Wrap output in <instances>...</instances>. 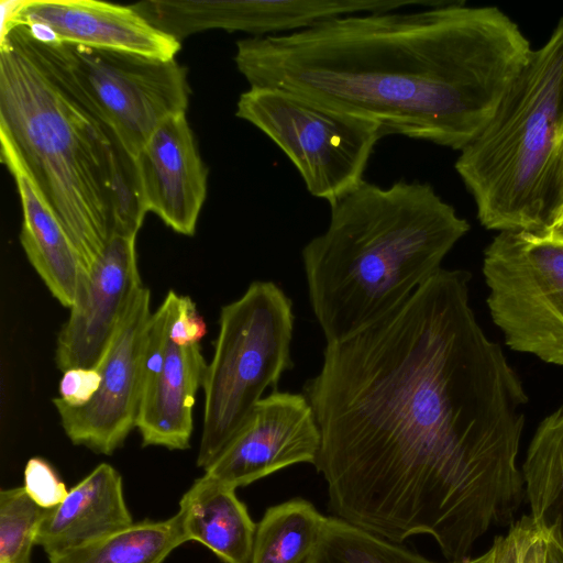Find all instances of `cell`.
<instances>
[{
    "instance_id": "1",
    "label": "cell",
    "mask_w": 563,
    "mask_h": 563,
    "mask_svg": "<svg viewBox=\"0 0 563 563\" xmlns=\"http://www.w3.org/2000/svg\"><path fill=\"white\" fill-rule=\"evenodd\" d=\"M470 279L441 268L379 321L327 343L303 385L334 517L395 543L431 536L450 561L512 525L525 496L528 397L475 318Z\"/></svg>"
},
{
    "instance_id": "2",
    "label": "cell",
    "mask_w": 563,
    "mask_h": 563,
    "mask_svg": "<svg viewBox=\"0 0 563 563\" xmlns=\"http://www.w3.org/2000/svg\"><path fill=\"white\" fill-rule=\"evenodd\" d=\"M533 48L497 7L438 1L335 16L236 42L250 87L284 89L398 134L461 151L489 122Z\"/></svg>"
},
{
    "instance_id": "3",
    "label": "cell",
    "mask_w": 563,
    "mask_h": 563,
    "mask_svg": "<svg viewBox=\"0 0 563 563\" xmlns=\"http://www.w3.org/2000/svg\"><path fill=\"white\" fill-rule=\"evenodd\" d=\"M323 233L301 257L313 314L327 343L379 321L442 267L468 222L428 183L364 180L330 205Z\"/></svg>"
},
{
    "instance_id": "4",
    "label": "cell",
    "mask_w": 563,
    "mask_h": 563,
    "mask_svg": "<svg viewBox=\"0 0 563 563\" xmlns=\"http://www.w3.org/2000/svg\"><path fill=\"white\" fill-rule=\"evenodd\" d=\"M0 139L75 244L84 280L112 235L115 143L12 32L0 41Z\"/></svg>"
},
{
    "instance_id": "5",
    "label": "cell",
    "mask_w": 563,
    "mask_h": 563,
    "mask_svg": "<svg viewBox=\"0 0 563 563\" xmlns=\"http://www.w3.org/2000/svg\"><path fill=\"white\" fill-rule=\"evenodd\" d=\"M562 133L563 18L455 162L482 225L542 235L544 185Z\"/></svg>"
},
{
    "instance_id": "6",
    "label": "cell",
    "mask_w": 563,
    "mask_h": 563,
    "mask_svg": "<svg viewBox=\"0 0 563 563\" xmlns=\"http://www.w3.org/2000/svg\"><path fill=\"white\" fill-rule=\"evenodd\" d=\"M7 32H12L44 71L134 159L165 120L187 110L186 70L175 58L43 40L23 25L1 34Z\"/></svg>"
},
{
    "instance_id": "7",
    "label": "cell",
    "mask_w": 563,
    "mask_h": 563,
    "mask_svg": "<svg viewBox=\"0 0 563 563\" xmlns=\"http://www.w3.org/2000/svg\"><path fill=\"white\" fill-rule=\"evenodd\" d=\"M292 301L275 283L253 282L221 308L203 378L205 410L197 465L206 470L241 429L267 388L294 367Z\"/></svg>"
},
{
    "instance_id": "8",
    "label": "cell",
    "mask_w": 563,
    "mask_h": 563,
    "mask_svg": "<svg viewBox=\"0 0 563 563\" xmlns=\"http://www.w3.org/2000/svg\"><path fill=\"white\" fill-rule=\"evenodd\" d=\"M235 115L263 132L297 168L310 195L329 205L365 179L380 128L275 87L242 92Z\"/></svg>"
},
{
    "instance_id": "9",
    "label": "cell",
    "mask_w": 563,
    "mask_h": 563,
    "mask_svg": "<svg viewBox=\"0 0 563 563\" xmlns=\"http://www.w3.org/2000/svg\"><path fill=\"white\" fill-rule=\"evenodd\" d=\"M483 274L505 343L563 366V241L501 231L484 251Z\"/></svg>"
},
{
    "instance_id": "10",
    "label": "cell",
    "mask_w": 563,
    "mask_h": 563,
    "mask_svg": "<svg viewBox=\"0 0 563 563\" xmlns=\"http://www.w3.org/2000/svg\"><path fill=\"white\" fill-rule=\"evenodd\" d=\"M151 312V292L142 286L96 365L100 386L85 406L73 408L53 399L62 427L76 445L111 454L135 428L143 391V356Z\"/></svg>"
},
{
    "instance_id": "11",
    "label": "cell",
    "mask_w": 563,
    "mask_h": 563,
    "mask_svg": "<svg viewBox=\"0 0 563 563\" xmlns=\"http://www.w3.org/2000/svg\"><path fill=\"white\" fill-rule=\"evenodd\" d=\"M320 445L306 395L274 390L256 404L205 474L236 489L294 464L314 465Z\"/></svg>"
},
{
    "instance_id": "12",
    "label": "cell",
    "mask_w": 563,
    "mask_h": 563,
    "mask_svg": "<svg viewBox=\"0 0 563 563\" xmlns=\"http://www.w3.org/2000/svg\"><path fill=\"white\" fill-rule=\"evenodd\" d=\"M14 25L43 40L157 59H173L180 49V41L155 27L132 5L103 1L2 2L1 31Z\"/></svg>"
},
{
    "instance_id": "13",
    "label": "cell",
    "mask_w": 563,
    "mask_h": 563,
    "mask_svg": "<svg viewBox=\"0 0 563 563\" xmlns=\"http://www.w3.org/2000/svg\"><path fill=\"white\" fill-rule=\"evenodd\" d=\"M432 0H220L162 1L157 25L180 41L213 29L241 31L251 37L308 29L319 22L350 14L397 11L429 7Z\"/></svg>"
},
{
    "instance_id": "14",
    "label": "cell",
    "mask_w": 563,
    "mask_h": 563,
    "mask_svg": "<svg viewBox=\"0 0 563 563\" xmlns=\"http://www.w3.org/2000/svg\"><path fill=\"white\" fill-rule=\"evenodd\" d=\"M135 239L112 234L82 280L57 338L55 361L60 371L96 367L130 301L143 286Z\"/></svg>"
},
{
    "instance_id": "15",
    "label": "cell",
    "mask_w": 563,
    "mask_h": 563,
    "mask_svg": "<svg viewBox=\"0 0 563 563\" xmlns=\"http://www.w3.org/2000/svg\"><path fill=\"white\" fill-rule=\"evenodd\" d=\"M146 211L183 235L195 234L207 196V168L186 112L165 120L135 158Z\"/></svg>"
},
{
    "instance_id": "16",
    "label": "cell",
    "mask_w": 563,
    "mask_h": 563,
    "mask_svg": "<svg viewBox=\"0 0 563 563\" xmlns=\"http://www.w3.org/2000/svg\"><path fill=\"white\" fill-rule=\"evenodd\" d=\"M1 158L21 200L23 251L53 297L71 308L84 277L78 251L65 228L30 178L10 144L1 139Z\"/></svg>"
},
{
    "instance_id": "17",
    "label": "cell",
    "mask_w": 563,
    "mask_h": 563,
    "mask_svg": "<svg viewBox=\"0 0 563 563\" xmlns=\"http://www.w3.org/2000/svg\"><path fill=\"white\" fill-rule=\"evenodd\" d=\"M131 525L122 477L113 466L101 463L76 484L59 505L48 509L35 545L52 556Z\"/></svg>"
},
{
    "instance_id": "18",
    "label": "cell",
    "mask_w": 563,
    "mask_h": 563,
    "mask_svg": "<svg viewBox=\"0 0 563 563\" xmlns=\"http://www.w3.org/2000/svg\"><path fill=\"white\" fill-rule=\"evenodd\" d=\"M207 365L200 344L179 346L169 339L162 371L142 391L135 428L144 446L189 448L192 408Z\"/></svg>"
},
{
    "instance_id": "19",
    "label": "cell",
    "mask_w": 563,
    "mask_h": 563,
    "mask_svg": "<svg viewBox=\"0 0 563 563\" xmlns=\"http://www.w3.org/2000/svg\"><path fill=\"white\" fill-rule=\"evenodd\" d=\"M177 514L187 541L206 545L224 563H251L256 523L235 488L203 474L183 495Z\"/></svg>"
},
{
    "instance_id": "20",
    "label": "cell",
    "mask_w": 563,
    "mask_h": 563,
    "mask_svg": "<svg viewBox=\"0 0 563 563\" xmlns=\"http://www.w3.org/2000/svg\"><path fill=\"white\" fill-rule=\"evenodd\" d=\"M521 472L529 516L563 549V407L539 424Z\"/></svg>"
},
{
    "instance_id": "21",
    "label": "cell",
    "mask_w": 563,
    "mask_h": 563,
    "mask_svg": "<svg viewBox=\"0 0 563 563\" xmlns=\"http://www.w3.org/2000/svg\"><path fill=\"white\" fill-rule=\"evenodd\" d=\"M325 520L302 498L267 508L256 525L251 563H313Z\"/></svg>"
},
{
    "instance_id": "22",
    "label": "cell",
    "mask_w": 563,
    "mask_h": 563,
    "mask_svg": "<svg viewBox=\"0 0 563 563\" xmlns=\"http://www.w3.org/2000/svg\"><path fill=\"white\" fill-rule=\"evenodd\" d=\"M187 542L178 514L133 523L103 538L48 556L49 563H163Z\"/></svg>"
},
{
    "instance_id": "23",
    "label": "cell",
    "mask_w": 563,
    "mask_h": 563,
    "mask_svg": "<svg viewBox=\"0 0 563 563\" xmlns=\"http://www.w3.org/2000/svg\"><path fill=\"white\" fill-rule=\"evenodd\" d=\"M338 517H327L313 563H433Z\"/></svg>"
},
{
    "instance_id": "24",
    "label": "cell",
    "mask_w": 563,
    "mask_h": 563,
    "mask_svg": "<svg viewBox=\"0 0 563 563\" xmlns=\"http://www.w3.org/2000/svg\"><path fill=\"white\" fill-rule=\"evenodd\" d=\"M47 511L24 487L1 490L0 563H30L32 547Z\"/></svg>"
},
{
    "instance_id": "25",
    "label": "cell",
    "mask_w": 563,
    "mask_h": 563,
    "mask_svg": "<svg viewBox=\"0 0 563 563\" xmlns=\"http://www.w3.org/2000/svg\"><path fill=\"white\" fill-rule=\"evenodd\" d=\"M115 154L111 192L112 234L136 236L147 211L142 196L135 159L117 143Z\"/></svg>"
},
{
    "instance_id": "26",
    "label": "cell",
    "mask_w": 563,
    "mask_h": 563,
    "mask_svg": "<svg viewBox=\"0 0 563 563\" xmlns=\"http://www.w3.org/2000/svg\"><path fill=\"white\" fill-rule=\"evenodd\" d=\"M548 534L530 516L514 523L506 536L493 544V563H547Z\"/></svg>"
},
{
    "instance_id": "27",
    "label": "cell",
    "mask_w": 563,
    "mask_h": 563,
    "mask_svg": "<svg viewBox=\"0 0 563 563\" xmlns=\"http://www.w3.org/2000/svg\"><path fill=\"white\" fill-rule=\"evenodd\" d=\"M24 489L43 508H54L68 490L54 468L41 457H31L24 468Z\"/></svg>"
},
{
    "instance_id": "28",
    "label": "cell",
    "mask_w": 563,
    "mask_h": 563,
    "mask_svg": "<svg viewBox=\"0 0 563 563\" xmlns=\"http://www.w3.org/2000/svg\"><path fill=\"white\" fill-rule=\"evenodd\" d=\"M563 218V133L561 134L548 172L544 194L542 235Z\"/></svg>"
},
{
    "instance_id": "29",
    "label": "cell",
    "mask_w": 563,
    "mask_h": 563,
    "mask_svg": "<svg viewBox=\"0 0 563 563\" xmlns=\"http://www.w3.org/2000/svg\"><path fill=\"white\" fill-rule=\"evenodd\" d=\"M100 383L101 375L96 368H69L59 382V398L69 407H82L93 398Z\"/></svg>"
},
{
    "instance_id": "30",
    "label": "cell",
    "mask_w": 563,
    "mask_h": 563,
    "mask_svg": "<svg viewBox=\"0 0 563 563\" xmlns=\"http://www.w3.org/2000/svg\"><path fill=\"white\" fill-rule=\"evenodd\" d=\"M207 327L189 296H180L179 309L170 328L169 339L179 346L199 344Z\"/></svg>"
},
{
    "instance_id": "31",
    "label": "cell",
    "mask_w": 563,
    "mask_h": 563,
    "mask_svg": "<svg viewBox=\"0 0 563 563\" xmlns=\"http://www.w3.org/2000/svg\"><path fill=\"white\" fill-rule=\"evenodd\" d=\"M547 563H563V549L551 538L548 540Z\"/></svg>"
},
{
    "instance_id": "32",
    "label": "cell",
    "mask_w": 563,
    "mask_h": 563,
    "mask_svg": "<svg viewBox=\"0 0 563 563\" xmlns=\"http://www.w3.org/2000/svg\"><path fill=\"white\" fill-rule=\"evenodd\" d=\"M494 558V551L493 548H490L488 551H486L481 556H477L475 559H463L459 561H451L450 563H493Z\"/></svg>"
},
{
    "instance_id": "33",
    "label": "cell",
    "mask_w": 563,
    "mask_h": 563,
    "mask_svg": "<svg viewBox=\"0 0 563 563\" xmlns=\"http://www.w3.org/2000/svg\"><path fill=\"white\" fill-rule=\"evenodd\" d=\"M543 235L563 241V218L553 224Z\"/></svg>"
}]
</instances>
